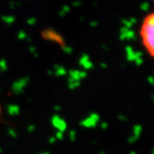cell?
Wrapping results in <instances>:
<instances>
[{
  "label": "cell",
  "mask_w": 154,
  "mask_h": 154,
  "mask_svg": "<svg viewBox=\"0 0 154 154\" xmlns=\"http://www.w3.org/2000/svg\"><path fill=\"white\" fill-rule=\"evenodd\" d=\"M140 36L146 53L154 59V11L145 17L140 30Z\"/></svg>",
  "instance_id": "1"
},
{
  "label": "cell",
  "mask_w": 154,
  "mask_h": 154,
  "mask_svg": "<svg viewBox=\"0 0 154 154\" xmlns=\"http://www.w3.org/2000/svg\"><path fill=\"white\" fill-rule=\"evenodd\" d=\"M1 114H2V110H1V105H0V117H1Z\"/></svg>",
  "instance_id": "2"
}]
</instances>
